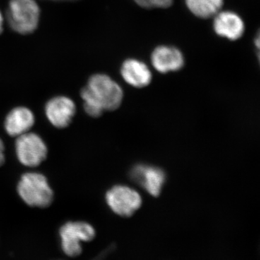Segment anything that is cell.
I'll return each instance as SVG.
<instances>
[{"mask_svg": "<svg viewBox=\"0 0 260 260\" xmlns=\"http://www.w3.org/2000/svg\"><path fill=\"white\" fill-rule=\"evenodd\" d=\"M5 145L3 140L0 138V167L5 164Z\"/></svg>", "mask_w": 260, "mask_h": 260, "instance_id": "15", "label": "cell"}, {"mask_svg": "<svg viewBox=\"0 0 260 260\" xmlns=\"http://www.w3.org/2000/svg\"><path fill=\"white\" fill-rule=\"evenodd\" d=\"M121 75L126 83L135 88H144L151 83L152 73L143 61L126 59L121 68Z\"/></svg>", "mask_w": 260, "mask_h": 260, "instance_id": "12", "label": "cell"}, {"mask_svg": "<svg viewBox=\"0 0 260 260\" xmlns=\"http://www.w3.org/2000/svg\"><path fill=\"white\" fill-rule=\"evenodd\" d=\"M35 116L28 108L15 107L5 117L4 127L10 136L18 137L30 132L35 124Z\"/></svg>", "mask_w": 260, "mask_h": 260, "instance_id": "11", "label": "cell"}, {"mask_svg": "<svg viewBox=\"0 0 260 260\" xmlns=\"http://www.w3.org/2000/svg\"><path fill=\"white\" fill-rule=\"evenodd\" d=\"M142 8L152 9V8H167L172 5L173 0H134Z\"/></svg>", "mask_w": 260, "mask_h": 260, "instance_id": "14", "label": "cell"}, {"mask_svg": "<svg viewBox=\"0 0 260 260\" xmlns=\"http://www.w3.org/2000/svg\"><path fill=\"white\" fill-rule=\"evenodd\" d=\"M153 68L160 73L179 71L184 65V57L177 48L160 46L151 54Z\"/></svg>", "mask_w": 260, "mask_h": 260, "instance_id": "9", "label": "cell"}, {"mask_svg": "<svg viewBox=\"0 0 260 260\" xmlns=\"http://www.w3.org/2000/svg\"><path fill=\"white\" fill-rule=\"evenodd\" d=\"M189 11L198 18L208 19L219 13L223 5V0H185Z\"/></svg>", "mask_w": 260, "mask_h": 260, "instance_id": "13", "label": "cell"}, {"mask_svg": "<svg viewBox=\"0 0 260 260\" xmlns=\"http://www.w3.org/2000/svg\"><path fill=\"white\" fill-rule=\"evenodd\" d=\"M17 190L24 203L34 208H48L54 199V191L47 177L41 173L23 174L18 181Z\"/></svg>", "mask_w": 260, "mask_h": 260, "instance_id": "2", "label": "cell"}, {"mask_svg": "<svg viewBox=\"0 0 260 260\" xmlns=\"http://www.w3.org/2000/svg\"><path fill=\"white\" fill-rule=\"evenodd\" d=\"M214 17V30L219 37L231 41H237L242 37L245 25L242 18L237 13L220 11Z\"/></svg>", "mask_w": 260, "mask_h": 260, "instance_id": "10", "label": "cell"}, {"mask_svg": "<svg viewBox=\"0 0 260 260\" xmlns=\"http://www.w3.org/2000/svg\"><path fill=\"white\" fill-rule=\"evenodd\" d=\"M3 23H4V19H3L1 12H0V34H1L3 30Z\"/></svg>", "mask_w": 260, "mask_h": 260, "instance_id": "16", "label": "cell"}, {"mask_svg": "<svg viewBox=\"0 0 260 260\" xmlns=\"http://www.w3.org/2000/svg\"><path fill=\"white\" fill-rule=\"evenodd\" d=\"M106 201L110 209L121 217H129L141 207V196L127 186H114L106 194Z\"/></svg>", "mask_w": 260, "mask_h": 260, "instance_id": "6", "label": "cell"}, {"mask_svg": "<svg viewBox=\"0 0 260 260\" xmlns=\"http://www.w3.org/2000/svg\"><path fill=\"white\" fill-rule=\"evenodd\" d=\"M85 112L91 117H99L105 111H114L120 107L123 90L109 75L95 74L89 78L80 93Z\"/></svg>", "mask_w": 260, "mask_h": 260, "instance_id": "1", "label": "cell"}, {"mask_svg": "<svg viewBox=\"0 0 260 260\" xmlns=\"http://www.w3.org/2000/svg\"><path fill=\"white\" fill-rule=\"evenodd\" d=\"M15 153L20 164L27 167H37L47 158V145L40 135L28 132L16 138Z\"/></svg>", "mask_w": 260, "mask_h": 260, "instance_id": "5", "label": "cell"}, {"mask_svg": "<svg viewBox=\"0 0 260 260\" xmlns=\"http://www.w3.org/2000/svg\"><path fill=\"white\" fill-rule=\"evenodd\" d=\"M7 18L11 29L27 35L35 31L39 25L40 8L35 0H10Z\"/></svg>", "mask_w": 260, "mask_h": 260, "instance_id": "3", "label": "cell"}, {"mask_svg": "<svg viewBox=\"0 0 260 260\" xmlns=\"http://www.w3.org/2000/svg\"><path fill=\"white\" fill-rule=\"evenodd\" d=\"M130 175L133 180L154 197L158 196L166 181L165 173L159 168L146 165L135 166Z\"/></svg>", "mask_w": 260, "mask_h": 260, "instance_id": "8", "label": "cell"}, {"mask_svg": "<svg viewBox=\"0 0 260 260\" xmlns=\"http://www.w3.org/2000/svg\"><path fill=\"white\" fill-rule=\"evenodd\" d=\"M65 1H75V0H65Z\"/></svg>", "mask_w": 260, "mask_h": 260, "instance_id": "17", "label": "cell"}, {"mask_svg": "<svg viewBox=\"0 0 260 260\" xmlns=\"http://www.w3.org/2000/svg\"><path fill=\"white\" fill-rule=\"evenodd\" d=\"M61 250L69 257H77L83 251V243L89 242L95 237L91 224L85 221L67 222L59 229Z\"/></svg>", "mask_w": 260, "mask_h": 260, "instance_id": "4", "label": "cell"}, {"mask_svg": "<svg viewBox=\"0 0 260 260\" xmlns=\"http://www.w3.org/2000/svg\"><path fill=\"white\" fill-rule=\"evenodd\" d=\"M76 113V105L69 97L58 95L51 99L45 106V114L51 125L58 129L68 127Z\"/></svg>", "mask_w": 260, "mask_h": 260, "instance_id": "7", "label": "cell"}]
</instances>
